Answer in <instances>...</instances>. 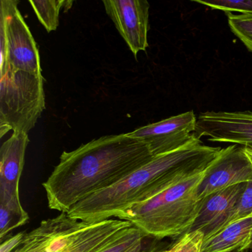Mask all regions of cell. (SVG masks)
I'll return each instance as SVG.
<instances>
[{"label":"cell","instance_id":"cell-12","mask_svg":"<svg viewBox=\"0 0 252 252\" xmlns=\"http://www.w3.org/2000/svg\"><path fill=\"white\" fill-rule=\"evenodd\" d=\"M85 223L69 216L67 212H61L26 233L23 243L13 252H59Z\"/></svg>","mask_w":252,"mask_h":252},{"label":"cell","instance_id":"cell-6","mask_svg":"<svg viewBox=\"0 0 252 252\" xmlns=\"http://www.w3.org/2000/svg\"><path fill=\"white\" fill-rule=\"evenodd\" d=\"M252 181V161L244 147L233 144L221 149L218 157L204 171L196 195L203 200L212 193Z\"/></svg>","mask_w":252,"mask_h":252},{"label":"cell","instance_id":"cell-24","mask_svg":"<svg viewBox=\"0 0 252 252\" xmlns=\"http://www.w3.org/2000/svg\"><path fill=\"white\" fill-rule=\"evenodd\" d=\"M244 150L252 163V147H244Z\"/></svg>","mask_w":252,"mask_h":252},{"label":"cell","instance_id":"cell-17","mask_svg":"<svg viewBox=\"0 0 252 252\" xmlns=\"http://www.w3.org/2000/svg\"><path fill=\"white\" fill-rule=\"evenodd\" d=\"M225 14L231 32L252 53V14Z\"/></svg>","mask_w":252,"mask_h":252},{"label":"cell","instance_id":"cell-23","mask_svg":"<svg viewBox=\"0 0 252 252\" xmlns=\"http://www.w3.org/2000/svg\"><path fill=\"white\" fill-rule=\"evenodd\" d=\"M147 249H144V243H143V244L140 245V246L135 248V249H133V250L130 252H147Z\"/></svg>","mask_w":252,"mask_h":252},{"label":"cell","instance_id":"cell-13","mask_svg":"<svg viewBox=\"0 0 252 252\" xmlns=\"http://www.w3.org/2000/svg\"><path fill=\"white\" fill-rule=\"evenodd\" d=\"M132 225L129 221L120 219L86 222L59 252H94L116 233Z\"/></svg>","mask_w":252,"mask_h":252},{"label":"cell","instance_id":"cell-26","mask_svg":"<svg viewBox=\"0 0 252 252\" xmlns=\"http://www.w3.org/2000/svg\"></svg>","mask_w":252,"mask_h":252},{"label":"cell","instance_id":"cell-19","mask_svg":"<svg viewBox=\"0 0 252 252\" xmlns=\"http://www.w3.org/2000/svg\"><path fill=\"white\" fill-rule=\"evenodd\" d=\"M192 2L201 4L212 9L220 10L225 14L239 12L240 14H252V0H193Z\"/></svg>","mask_w":252,"mask_h":252},{"label":"cell","instance_id":"cell-9","mask_svg":"<svg viewBox=\"0 0 252 252\" xmlns=\"http://www.w3.org/2000/svg\"><path fill=\"white\" fill-rule=\"evenodd\" d=\"M104 8L132 54L149 47L150 3L147 0H104Z\"/></svg>","mask_w":252,"mask_h":252},{"label":"cell","instance_id":"cell-14","mask_svg":"<svg viewBox=\"0 0 252 252\" xmlns=\"http://www.w3.org/2000/svg\"><path fill=\"white\" fill-rule=\"evenodd\" d=\"M252 248V215L240 218L203 240L200 252H245Z\"/></svg>","mask_w":252,"mask_h":252},{"label":"cell","instance_id":"cell-10","mask_svg":"<svg viewBox=\"0 0 252 252\" xmlns=\"http://www.w3.org/2000/svg\"><path fill=\"white\" fill-rule=\"evenodd\" d=\"M194 134L211 142L252 147V112L201 113L197 116Z\"/></svg>","mask_w":252,"mask_h":252},{"label":"cell","instance_id":"cell-16","mask_svg":"<svg viewBox=\"0 0 252 252\" xmlns=\"http://www.w3.org/2000/svg\"><path fill=\"white\" fill-rule=\"evenodd\" d=\"M70 2L64 0H30L29 3L47 32H51L57 30L60 25V11L63 8L66 11V6H68L66 5Z\"/></svg>","mask_w":252,"mask_h":252},{"label":"cell","instance_id":"cell-8","mask_svg":"<svg viewBox=\"0 0 252 252\" xmlns=\"http://www.w3.org/2000/svg\"><path fill=\"white\" fill-rule=\"evenodd\" d=\"M29 134L13 132L0 149V206L16 213L28 214L20 199V180L25 165Z\"/></svg>","mask_w":252,"mask_h":252},{"label":"cell","instance_id":"cell-15","mask_svg":"<svg viewBox=\"0 0 252 252\" xmlns=\"http://www.w3.org/2000/svg\"><path fill=\"white\" fill-rule=\"evenodd\" d=\"M145 235L136 227L124 228L94 252H130L144 243Z\"/></svg>","mask_w":252,"mask_h":252},{"label":"cell","instance_id":"cell-4","mask_svg":"<svg viewBox=\"0 0 252 252\" xmlns=\"http://www.w3.org/2000/svg\"><path fill=\"white\" fill-rule=\"evenodd\" d=\"M0 137L29 134L45 108L42 74L6 69L0 72Z\"/></svg>","mask_w":252,"mask_h":252},{"label":"cell","instance_id":"cell-2","mask_svg":"<svg viewBox=\"0 0 252 252\" xmlns=\"http://www.w3.org/2000/svg\"><path fill=\"white\" fill-rule=\"evenodd\" d=\"M221 149L205 145L196 137L184 147L153 158L114 185L81 200L67 214L89 222L119 218L135 203L204 172Z\"/></svg>","mask_w":252,"mask_h":252},{"label":"cell","instance_id":"cell-20","mask_svg":"<svg viewBox=\"0 0 252 252\" xmlns=\"http://www.w3.org/2000/svg\"><path fill=\"white\" fill-rule=\"evenodd\" d=\"M29 220V214L21 215L0 206V240L3 241L12 230L25 225Z\"/></svg>","mask_w":252,"mask_h":252},{"label":"cell","instance_id":"cell-1","mask_svg":"<svg viewBox=\"0 0 252 252\" xmlns=\"http://www.w3.org/2000/svg\"><path fill=\"white\" fill-rule=\"evenodd\" d=\"M153 158L145 143L128 133L104 135L63 152L42 184L48 206L68 212L81 200L114 185Z\"/></svg>","mask_w":252,"mask_h":252},{"label":"cell","instance_id":"cell-27","mask_svg":"<svg viewBox=\"0 0 252 252\" xmlns=\"http://www.w3.org/2000/svg\"></svg>","mask_w":252,"mask_h":252},{"label":"cell","instance_id":"cell-7","mask_svg":"<svg viewBox=\"0 0 252 252\" xmlns=\"http://www.w3.org/2000/svg\"><path fill=\"white\" fill-rule=\"evenodd\" d=\"M197 116L192 110L141 126L129 135L145 143L153 157L175 151L196 138Z\"/></svg>","mask_w":252,"mask_h":252},{"label":"cell","instance_id":"cell-11","mask_svg":"<svg viewBox=\"0 0 252 252\" xmlns=\"http://www.w3.org/2000/svg\"><path fill=\"white\" fill-rule=\"evenodd\" d=\"M247 184H237L203 198L197 218L187 233L200 231L205 240L231 223Z\"/></svg>","mask_w":252,"mask_h":252},{"label":"cell","instance_id":"cell-3","mask_svg":"<svg viewBox=\"0 0 252 252\" xmlns=\"http://www.w3.org/2000/svg\"><path fill=\"white\" fill-rule=\"evenodd\" d=\"M203 172L135 203L119 219L129 221L146 237H181L189 229L201 206L203 200L197 198L196 189Z\"/></svg>","mask_w":252,"mask_h":252},{"label":"cell","instance_id":"cell-21","mask_svg":"<svg viewBox=\"0 0 252 252\" xmlns=\"http://www.w3.org/2000/svg\"><path fill=\"white\" fill-rule=\"evenodd\" d=\"M251 215H252V181L248 182L247 187L242 196L232 222Z\"/></svg>","mask_w":252,"mask_h":252},{"label":"cell","instance_id":"cell-18","mask_svg":"<svg viewBox=\"0 0 252 252\" xmlns=\"http://www.w3.org/2000/svg\"><path fill=\"white\" fill-rule=\"evenodd\" d=\"M203 235L200 231L186 233L169 247L155 252H200L203 242Z\"/></svg>","mask_w":252,"mask_h":252},{"label":"cell","instance_id":"cell-5","mask_svg":"<svg viewBox=\"0 0 252 252\" xmlns=\"http://www.w3.org/2000/svg\"><path fill=\"white\" fill-rule=\"evenodd\" d=\"M19 1H0V72L42 74L36 41L18 9Z\"/></svg>","mask_w":252,"mask_h":252},{"label":"cell","instance_id":"cell-25","mask_svg":"<svg viewBox=\"0 0 252 252\" xmlns=\"http://www.w3.org/2000/svg\"><path fill=\"white\" fill-rule=\"evenodd\" d=\"M156 250V248H151V249H147V252H155V251Z\"/></svg>","mask_w":252,"mask_h":252},{"label":"cell","instance_id":"cell-22","mask_svg":"<svg viewBox=\"0 0 252 252\" xmlns=\"http://www.w3.org/2000/svg\"><path fill=\"white\" fill-rule=\"evenodd\" d=\"M26 232L22 231L1 242L0 252H13L23 243Z\"/></svg>","mask_w":252,"mask_h":252}]
</instances>
